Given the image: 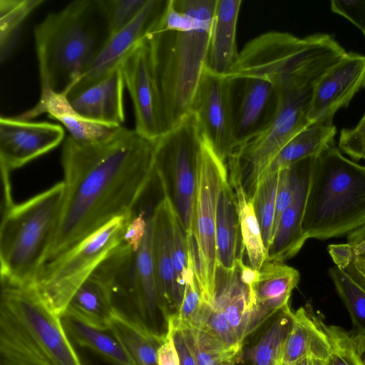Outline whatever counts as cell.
<instances>
[{
	"instance_id": "1",
	"label": "cell",
	"mask_w": 365,
	"mask_h": 365,
	"mask_svg": "<svg viewBox=\"0 0 365 365\" xmlns=\"http://www.w3.org/2000/svg\"><path fill=\"white\" fill-rule=\"evenodd\" d=\"M65 195L46 263L115 217L130 214L153 180L154 142L123 126L106 140L70 136L61 152Z\"/></svg>"
},
{
	"instance_id": "2",
	"label": "cell",
	"mask_w": 365,
	"mask_h": 365,
	"mask_svg": "<svg viewBox=\"0 0 365 365\" xmlns=\"http://www.w3.org/2000/svg\"><path fill=\"white\" fill-rule=\"evenodd\" d=\"M0 365H83L62 317L34 284L1 279Z\"/></svg>"
},
{
	"instance_id": "3",
	"label": "cell",
	"mask_w": 365,
	"mask_h": 365,
	"mask_svg": "<svg viewBox=\"0 0 365 365\" xmlns=\"http://www.w3.org/2000/svg\"><path fill=\"white\" fill-rule=\"evenodd\" d=\"M41 90L66 95L109 36L98 0H76L50 13L34 31Z\"/></svg>"
},
{
	"instance_id": "4",
	"label": "cell",
	"mask_w": 365,
	"mask_h": 365,
	"mask_svg": "<svg viewBox=\"0 0 365 365\" xmlns=\"http://www.w3.org/2000/svg\"><path fill=\"white\" fill-rule=\"evenodd\" d=\"M365 225V165L334 145L312 158L303 230L307 239L348 235Z\"/></svg>"
},
{
	"instance_id": "5",
	"label": "cell",
	"mask_w": 365,
	"mask_h": 365,
	"mask_svg": "<svg viewBox=\"0 0 365 365\" xmlns=\"http://www.w3.org/2000/svg\"><path fill=\"white\" fill-rule=\"evenodd\" d=\"M65 185L58 182L4 211L0 227L1 279L32 284L46 264L61 218Z\"/></svg>"
},
{
	"instance_id": "6",
	"label": "cell",
	"mask_w": 365,
	"mask_h": 365,
	"mask_svg": "<svg viewBox=\"0 0 365 365\" xmlns=\"http://www.w3.org/2000/svg\"><path fill=\"white\" fill-rule=\"evenodd\" d=\"M213 16L203 17L190 30L156 31L147 38L168 130L190 113L205 67Z\"/></svg>"
},
{
	"instance_id": "7",
	"label": "cell",
	"mask_w": 365,
	"mask_h": 365,
	"mask_svg": "<svg viewBox=\"0 0 365 365\" xmlns=\"http://www.w3.org/2000/svg\"><path fill=\"white\" fill-rule=\"evenodd\" d=\"M319 76L288 77L274 84L278 106L269 124L257 136L235 149L226 163L230 178L237 179L251 199L269 163L298 133L311 125L309 113Z\"/></svg>"
},
{
	"instance_id": "8",
	"label": "cell",
	"mask_w": 365,
	"mask_h": 365,
	"mask_svg": "<svg viewBox=\"0 0 365 365\" xmlns=\"http://www.w3.org/2000/svg\"><path fill=\"white\" fill-rule=\"evenodd\" d=\"M202 138L196 118L190 113L154 141L155 178L186 235L192 230Z\"/></svg>"
},
{
	"instance_id": "9",
	"label": "cell",
	"mask_w": 365,
	"mask_h": 365,
	"mask_svg": "<svg viewBox=\"0 0 365 365\" xmlns=\"http://www.w3.org/2000/svg\"><path fill=\"white\" fill-rule=\"evenodd\" d=\"M132 213L114 218L44 264L32 284L57 314L63 315L77 289L122 243Z\"/></svg>"
},
{
	"instance_id": "10",
	"label": "cell",
	"mask_w": 365,
	"mask_h": 365,
	"mask_svg": "<svg viewBox=\"0 0 365 365\" xmlns=\"http://www.w3.org/2000/svg\"><path fill=\"white\" fill-rule=\"evenodd\" d=\"M226 162L202 135L198 161L192 233L186 235L195 279L204 302H212L217 272L215 222Z\"/></svg>"
},
{
	"instance_id": "11",
	"label": "cell",
	"mask_w": 365,
	"mask_h": 365,
	"mask_svg": "<svg viewBox=\"0 0 365 365\" xmlns=\"http://www.w3.org/2000/svg\"><path fill=\"white\" fill-rule=\"evenodd\" d=\"M330 36L317 33L299 38L287 32H267L245 46L227 76L259 78L272 82L300 68Z\"/></svg>"
},
{
	"instance_id": "12",
	"label": "cell",
	"mask_w": 365,
	"mask_h": 365,
	"mask_svg": "<svg viewBox=\"0 0 365 365\" xmlns=\"http://www.w3.org/2000/svg\"><path fill=\"white\" fill-rule=\"evenodd\" d=\"M253 311L250 289L240 279L239 269L217 268L212 302L203 306L198 329L232 346L242 347L250 335Z\"/></svg>"
},
{
	"instance_id": "13",
	"label": "cell",
	"mask_w": 365,
	"mask_h": 365,
	"mask_svg": "<svg viewBox=\"0 0 365 365\" xmlns=\"http://www.w3.org/2000/svg\"><path fill=\"white\" fill-rule=\"evenodd\" d=\"M202 134L226 162L233 151L232 80L205 67L190 107Z\"/></svg>"
},
{
	"instance_id": "14",
	"label": "cell",
	"mask_w": 365,
	"mask_h": 365,
	"mask_svg": "<svg viewBox=\"0 0 365 365\" xmlns=\"http://www.w3.org/2000/svg\"><path fill=\"white\" fill-rule=\"evenodd\" d=\"M121 68L133 104L135 130L154 142L168 128L153 76L147 38L127 56Z\"/></svg>"
},
{
	"instance_id": "15",
	"label": "cell",
	"mask_w": 365,
	"mask_h": 365,
	"mask_svg": "<svg viewBox=\"0 0 365 365\" xmlns=\"http://www.w3.org/2000/svg\"><path fill=\"white\" fill-rule=\"evenodd\" d=\"M168 0H148L138 16L125 28L110 36L95 59L66 96L93 85L119 66L127 56L159 26Z\"/></svg>"
},
{
	"instance_id": "16",
	"label": "cell",
	"mask_w": 365,
	"mask_h": 365,
	"mask_svg": "<svg viewBox=\"0 0 365 365\" xmlns=\"http://www.w3.org/2000/svg\"><path fill=\"white\" fill-rule=\"evenodd\" d=\"M364 88L365 56L346 52L315 86L309 113L311 125H332L335 113L340 108H346Z\"/></svg>"
},
{
	"instance_id": "17",
	"label": "cell",
	"mask_w": 365,
	"mask_h": 365,
	"mask_svg": "<svg viewBox=\"0 0 365 365\" xmlns=\"http://www.w3.org/2000/svg\"><path fill=\"white\" fill-rule=\"evenodd\" d=\"M62 126L14 117L0 118L1 171L9 173L47 153L63 140Z\"/></svg>"
},
{
	"instance_id": "18",
	"label": "cell",
	"mask_w": 365,
	"mask_h": 365,
	"mask_svg": "<svg viewBox=\"0 0 365 365\" xmlns=\"http://www.w3.org/2000/svg\"><path fill=\"white\" fill-rule=\"evenodd\" d=\"M232 80L234 150L269 124L277 109L278 95L273 83L266 79L248 77Z\"/></svg>"
},
{
	"instance_id": "19",
	"label": "cell",
	"mask_w": 365,
	"mask_h": 365,
	"mask_svg": "<svg viewBox=\"0 0 365 365\" xmlns=\"http://www.w3.org/2000/svg\"><path fill=\"white\" fill-rule=\"evenodd\" d=\"M177 220L170 202L163 197L153 211L151 252L161 313L165 320L178 312L182 300L175 283L173 266Z\"/></svg>"
},
{
	"instance_id": "20",
	"label": "cell",
	"mask_w": 365,
	"mask_h": 365,
	"mask_svg": "<svg viewBox=\"0 0 365 365\" xmlns=\"http://www.w3.org/2000/svg\"><path fill=\"white\" fill-rule=\"evenodd\" d=\"M300 274L297 269L284 262L267 261L259 270L258 279L250 292L253 311L250 335L267 319L289 305L292 291Z\"/></svg>"
},
{
	"instance_id": "21",
	"label": "cell",
	"mask_w": 365,
	"mask_h": 365,
	"mask_svg": "<svg viewBox=\"0 0 365 365\" xmlns=\"http://www.w3.org/2000/svg\"><path fill=\"white\" fill-rule=\"evenodd\" d=\"M121 64L93 85L67 96L80 115L108 125H122L125 121L123 101L125 81Z\"/></svg>"
},
{
	"instance_id": "22",
	"label": "cell",
	"mask_w": 365,
	"mask_h": 365,
	"mask_svg": "<svg viewBox=\"0 0 365 365\" xmlns=\"http://www.w3.org/2000/svg\"><path fill=\"white\" fill-rule=\"evenodd\" d=\"M45 113L59 121L68 130L69 136L82 144L105 140L118 128L84 118L73 108L65 93L51 89L41 90L39 101L34 107L16 117L30 120Z\"/></svg>"
},
{
	"instance_id": "23",
	"label": "cell",
	"mask_w": 365,
	"mask_h": 365,
	"mask_svg": "<svg viewBox=\"0 0 365 365\" xmlns=\"http://www.w3.org/2000/svg\"><path fill=\"white\" fill-rule=\"evenodd\" d=\"M312 158L303 162L292 200L282 212L268 248V261L284 262L296 255L307 240L303 220Z\"/></svg>"
},
{
	"instance_id": "24",
	"label": "cell",
	"mask_w": 365,
	"mask_h": 365,
	"mask_svg": "<svg viewBox=\"0 0 365 365\" xmlns=\"http://www.w3.org/2000/svg\"><path fill=\"white\" fill-rule=\"evenodd\" d=\"M241 4V0H216L205 63V68L215 73L227 76L237 62L236 32Z\"/></svg>"
},
{
	"instance_id": "25",
	"label": "cell",
	"mask_w": 365,
	"mask_h": 365,
	"mask_svg": "<svg viewBox=\"0 0 365 365\" xmlns=\"http://www.w3.org/2000/svg\"><path fill=\"white\" fill-rule=\"evenodd\" d=\"M329 349L325 323L307 304L294 312L278 365L292 364L306 357L327 360Z\"/></svg>"
},
{
	"instance_id": "26",
	"label": "cell",
	"mask_w": 365,
	"mask_h": 365,
	"mask_svg": "<svg viewBox=\"0 0 365 365\" xmlns=\"http://www.w3.org/2000/svg\"><path fill=\"white\" fill-rule=\"evenodd\" d=\"M237 200L229 180V175L223 181L219 193L216 222L215 243L217 268L225 272L235 270L237 260L243 252L238 247L241 240Z\"/></svg>"
},
{
	"instance_id": "27",
	"label": "cell",
	"mask_w": 365,
	"mask_h": 365,
	"mask_svg": "<svg viewBox=\"0 0 365 365\" xmlns=\"http://www.w3.org/2000/svg\"><path fill=\"white\" fill-rule=\"evenodd\" d=\"M152 215L145 235L135 252V294L132 305L138 320L157 331L155 327L161 309L151 252Z\"/></svg>"
},
{
	"instance_id": "28",
	"label": "cell",
	"mask_w": 365,
	"mask_h": 365,
	"mask_svg": "<svg viewBox=\"0 0 365 365\" xmlns=\"http://www.w3.org/2000/svg\"><path fill=\"white\" fill-rule=\"evenodd\" d=\"M113 301L111 285L96 269L73 294L64 314L89 325L108 329L115 308Z\"/></svg>"
},
{
	"instance_id": "29",
	"label": "cell",
	"mask_w": 365,
	"mask_h": 365,
	"mask_svg": "<svg viewBox=\"0 0 365 365\" xmlns=\"http://www.w3.org/2000/svg\"><path fill=\"white\" fill-rule=\"evenodd\" d=\"M108 329L117 338L135 365H158L157 352L163 341L160 334L138 319L115 308Z\"/></svg>"
},
{
	"instance_id": "30",
	"label": "cell",
	"mask_w": 365,
	"mask_h": 365,
	"mask_svg": "<svg viewBox=\"0 0 365 365\" xmlns=\"http://www.w3.org/2000/svg\"><path fill=\"white\" fill-rule=\"evenodd\" d=\"M336 134V128L334 125H310L286 143L264 173H276L303 160L315 157L327 147L334 144Z\"/></svg>"
},
{
	"instance_id": "31",
	"label": "cell",
	"mask_w": 365,
	"mask_h": 365,
	"mask_svg": "<svg viewBox=\"0 0 365 365\" xmlns=\"http://www.w3.org/2000/svg\"><path fill=\"white\" fill-rule=\"evenodd\" d=\"M61 317L68 335L78 346L92 350L113 365H135L108 329L89 325L67 314Z\"/></svg>"
},
{
	"instance_id": "32",
	"label": "cell",
	"mask_w": 365,
	"mask_h": 365,
	"mask_svg": "<svg viewBox=\"0 0 365 365\" xmlns=\"http://www.w3.org/2000/svg\"><path fill=\"white\" fill-rule=\"evenodd\" d=\"M237 206L242 250L246 252L250 266L259 271L268 261L261 229L251 199L237 179L230 178Z\"/></svg>"
},
{
	"instance_id": "33",
	"label": "cell",
	"mask_w": 365,
	"mask_h": 365,
	"mask_svg": "<svg viewBox=\"0 0 365 365\" xmlns=\"http://www.w3.org/2000/svg\"><path fill=\"white\" fill-rule=\"evenodd\" d=\"M294 312L289 306L278 312L259 341L245 353L251 365H278L282 348L290 331Z\"/></svg>"
},
{
	"instance_id": "34",
	"label": "cell",
	"mask_w": 365,
	"mask_h": 365,
	"mask_svg": "<svg viewBox=\"0 0 365 365\" xmlns=\"http://www.w3.org/2000/svg\"><path fill=\"white\" fill-rule=\"evenodd\" d=\"M44 0H0V62L13 54L25 20Z\"/></svg>"
},
{
	"instance_id": "35",
	"label": "cell",
	"mask_w": 365,
	"mask_h": 365,
	"mask_svg": "<svg viewBox=\"0 0 365 365\" xmlns=\"http://www.w3.org/2000/svg\"><path fill=\"white\" fill-rule=\"evenodd\" d=\"M180 329L185 333L197 365H228L235 362L242 351V347L229 346L203 329Z\"/></svg>"
},
{
	"instance_id": "36",
	"label": "cell",
	"mask_w": 365,
	"mask_h": 365,
	"mask_svg": "<svg viewBox=\"0 0 365 365\" xmlns=\"http://www.w3.org/2000/svg\"><path fill=\"white\" fill-rule=\"evenodd\" d=\"M329 342L327 365H365V335L325 324Z\"/></svg>"
},
{
	"instance_id": "37",
	"label": "cell",
	"mask_w": 365,
	"mask_h": 365,
	"mask_svg": "<svg viewBox=\"0 0 365 365\" xmlns=\"http://www.w3.org/2000/svg\"><path fill=\"white\" fill-rule=\"evenodd\" d=\"M334 264L365 287V225L348 234L344 244L329 245Z\"/></svg>"
},
{
	"instance_id": "38",
	"label": "cell",
	"mask_w": 365,
	"mask_h": 365,
	"mask_svg": "<svg viewBox=\"0 0 365 365\" xmlns=\"http://www.w3.org/2000/svg\"><path fill=\"white\" fill-rule=\"evenodd\" d=\"M278 182L279 171L264 173L251 197L267 251L272 238Z\"/></svg>"
},
{
	"instance_id": "39",
	"label": "cell",
	"mask_w": 365,
	"mask_h": 365,
	"mask_svg": "<svg viewBox=\"0 0 365 365\" xmlns=\"http://www.w3.org/2000/svg\"><path fill=\"white\" fill-rule=\"evenodd\" d=\"M329 274L349 314L354 331L365 335V287L336 265L329 269Z\"/></svg>"
},
{
	"instance_id": "40",
	"label": "cell",
	"mask_w": 365,
	"mask_h": 365,
	"mask_svg": "<svg viewBox=\"0 0 365 365\" xmlns=\"http://www.w3.org/2000/svg\"><path fill=\"white\" fill-rule=\"evenodd\" d=\"M202 304V299L192 266L186 280L179 309L175 314L166 319V322L178 328L196 327Z\"/></svg>"
},
{
	"instance_id": "41",
	"label": "cell",
	"mask_w": 365,
	"mask_h": 365,
	"mask_svg": "<svg viewBox=\"0 0 365 365\" xmlns=\"http://www.w3.org/2000/svg\"><path fill=\"white\" fill-rule=\"evenodd\" d=\"M98 1L106 19L110 36L128 26L140 12L148 0H98Z\"/></svg>"
},
{
	"instance_id": "42",
	"label": "cell",
	"mask_w": 365,
	"mask_h": 365,
	"mask_svg": "<svg viewBox=\"0 0 365 365\" xmlns=\"http://www.w3.org/2000/svg\"><path fill=\"white\" fill-rule=\"evenodd\" d=\"M173 266L177 287L182 297L186 280L192 267L189 255L187 236L177 220L174 235Z\"/></svg>"
},
{
	"instance_id": "43",
	"label": "cell",
	"mask_w": 365,
	"mask_h": 365,
	"mask_svg": "<svg viewBox=\"0 0 365 365\" xmlns=\"http://www.w3.org/2000/svg\"><path fill=\"white\" fill-rule=\"evenodd\" d=\"M338 148L354 160H365V114L355 127L341 129Z\"/></svg>"
},
{
	"instance_id": "44",
	"label": "cell",
	"mask_w": 365,
	"mask_h": 365,
	"mask_svg": "<svg viewBox=\"0 0 365 365\" xmlns=\"http://www.w3.org/2000/svg\"><path fill=\"white\" fill-rule=\"evenodd\" d=\"M153 208L150 205L145 206L138 212L135 208L126 225L122 242L134 252L138 250L145 235Z\"/></svg>"
},
{
	"instance_id": "45",
	"label": "cell",
	"mask_w": 365,
	"mask_h": 365,
	"mask_svg": "<svg viewBox=\"0 0 365 365\" xmlns=\"http://www.w3.org/2000/svg\"><path fill=\"white\" fill-rule=\"evenodd\" d=\"M331 10L348 19L363 34L365 33V0H332Z\"/></svg>"
},
{
	"instance_id": "46",
	"label": "cell",
	"mask_w": 365,
	"mask_h": 365,
	"mask_svg": "<svg viewBox=\"0 0 365 365\" xmlns=\"http://www.w3.org/2000/svg\"><path fill=\"white\" fill-rule=\"evenodd\" d=\"M167 330L173 335L174 343L179 356L180 365H197L192 350L182 329L167 324Z\"/></svg>"
},
{
	"instance_id": "47",
	"label": "cell",
	"mask_w": 365,
	"mask_h": 365,
	"mask_svg": "<svg viewBox=\"0 0 365 365\" xmlns=\"http://www.w3.org/2000/svg\"><path fill=\"white\" fill-rule=\"evenodd\" d=\"M158 365H180L179 356L171 332L167 330L157 352Z\"/></svg>"
},
{
	"instance_id": "48",
	"label": "cell",
	"mask_w": 365,
	"mask_h": 365,
	"mask_svg": "<svg viewBox=\"0 0 365 365\" xmlns=\"http://www.w3.org/2000/svg\"><path fill=\"white\" fill-rule=\"evenodd\" d=\"M286 365H312L311 364V358L310 357H306L304 358L299 361H297L294 363L286 364Z\"/></svg>"
},
{
	"instance_id": "49",
	"label": "cell",
	"mask_w": 365,
	"mask_h": 365,
	"mask_svg": "<svg viewBox=\"0 0 365 365\" xmlns=\"http://www.w3.org/2000/svg\"><path fill=\"white\" fill-rule=\"evenodd\" d=\"M311 358L312 365H327V361L319 358Z\"/></svg>"
},
{
	"instance_id": "50",
	"label": "cell",
	"mask_w": 365,
	"mask_h": 365,
	"mask_svg": "<svg viewBox=\"0 0 365 365\" xmlns=\"http://www.w3.org/2000/svg\"><path fill=\"white\" fill-rule=\"evenodd\" d=\"M228 365H235V362L230 363Z\"/></svg>"
},
{
	"instance_id": "51",
	"label": "cell",
	"mask_w": 365,
	"mask_h": 365,
	"mask_svg": "<svg viewBox=\"0 0 365 365\" xmlns=\"http://www.w3.org/2000/svg\"><path fill=\"white\" fill-rule=\"evenodd\" d=\"M364 34V36H365V33Z\"/></svg>"
}]
</instances>
